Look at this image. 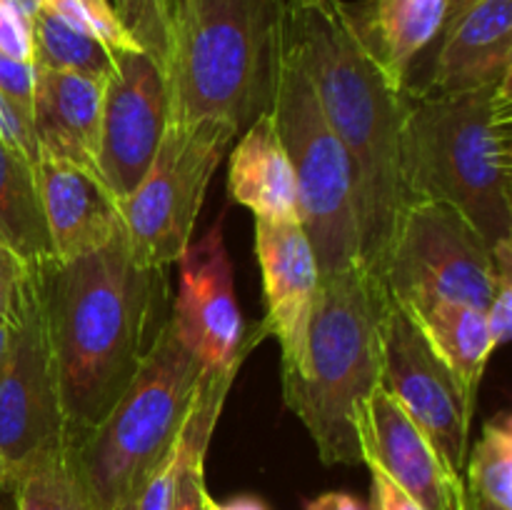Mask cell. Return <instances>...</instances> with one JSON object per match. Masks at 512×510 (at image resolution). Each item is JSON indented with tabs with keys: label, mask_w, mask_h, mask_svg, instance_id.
Here are the masks:
<instances>
[{
	"label": "cell",
	"mask_w": 512,
	"mask_h": 510,
	"mask_svg": "<svg viewBox=\"0 0 512 510\" xmlns=\"http://www.w3.org/2000/svg\"><path fill=\"white\" fill-rule=\"evenodd\" d=\"M30 268L38 275L60 408L73 440L113 408L168 320L160 318L168 303L165 268L140 265L125 228L93 253Z\"/></svg>",
	"instance_id": "obj_1"
},
{
	"label": "cell",
	"mask_w": 512,
	"mask_h": 510,
	"mask_svg": "<svg viewBox=\"0 0 512 510\" xmlns=\"http://www.w3.org/2000/svg\"><path fill=\"white\" fill-rule=\"evenodd\" d=\"M320 105L353 173L358 260L383 280L410 198L400 170L405 90H395L365 50L345 0H280Z\"/></svg>",
	"instance_id": "obj_2"
},
{
	"label": "cell",
	"mask_w": 512,
	"mask_h": 510,
	"mask_svg": "<svg viewBox=\"0 0 512 510\" xmlns=\"http://www.w3.org/2000/svg\"><path fill=\"white\" fill-rule=\"evenodd\" d=\"M512 75L460 95L405 88L400 170L410 203H448L485 243L512 240Z\"/></svg>",
	"instance_id": "obj_3"
},
{
	"label": "cell",
	"mask_w": 512,
	"mask_h": 510,
	"mask_svg": "<svg viewBox=\"0 0 512 510\" xmlns=\"http://www.w3.org/2000/svg\"><path fill=\"white\" fill-rule=\"evenodd\" d=\"M390 295L363 265L320 278L300 375L283 378L285 405L303 420L325 465H360V423L383 385Z\"/></svg>",
	"instance_id": "obj_4"
},
{
	"label": "cell",
	"mask_w": 512,
	"mask_h": 510,
	"mask_svg": "<svg viewBox=\"0 0 512 510\" xmlns=\"http://www.w3.org/2000/svg\"><path fill=\"white\" fill-rule=\"evenodd\" d=\"M275 18L278 0H170L168 123L248 128L268 108Z\"/></svg>",
	"instance_id": "obj_5"
},
{
	"label": "cell",
	"mask_w": 512,
	"mask_h": 510,
	"mask_svg": "<svg viewBox=\"0 0 512 510\" xmlns=\"http://www.w3.org/2000/svg\"><path fill=\"white\" fill-rule=\"evenodd\" d=\"M200 373L203 365L168 315L113 408L65 445L70 468L95 510H110L140 493L178 440Z\"/></svg>",
	"instance_id": "obj_6"
},
{
	"label": "cell",
	"mask_w": 512,
	"mask_h": 510,
	"mask_svg": "<svg viewBox=\"0 0 512 510\" xmlns=\"http://www.w3.org/2000/svg\"><path fill=\"white\" fill-rule=\"evenodd\" d=\"M280 3V0H278ZM268 110L298 183L300 223L320 278L358 265L353 173L343 143L320 105L298 43L278 10L270 45Z\"/></svg>",
	"instance_id": "obj_7"
},
{
	"label": "cell",
	"mask_w": 512,
	"mask_h": 510,
	"mask_svg": "<svg viewBox=\"0 0 512 510\" xmlns=\"http://www.w3.org/2000/svg\"><path fill=\"white\" fill-rule=\"evenodd\" d=\"M238 135L225 120L168 123L138 188L120 200L133 258L148 268L178 263L193 240L195 220L225 150Z\"/></svg>",
	"instance_id": "obj_8"
},
{
	"label": "cell",
	"mask_w": 512,
	"mask_h": 510,
	"mask_svg": "<svg viewBox=\"0 0 512 510\" xmlns=\"http://www.w3.org/2000/svg\"><path fill=\"white\" fill-rule=\"evenodd\" d=\"M383 285L400 308L450 300L488 310L495 290L493 248L453 205L415 200L390 245Z\"/></svg>",
	"instance_id": "obj_9"
},
{
	"label": "cell",
	"mask_w": 512,
	"mask_h": 510,
	"mask_svg": "<svg viewBox=\"0 0 512 510\" xmlns=\"http://www.w3.org/2000/svg\"><path fill=\"white\" fill-rule=\"evenodd\" d=\"M68 445L58 378L45 333L38 275L30 268L13 318V340L0 373V463L5 488Z\"/></svg>",
	"instance_id": "obj_10"
},
{
	"label": "cell",
	"mask_w": 512,
	"mask_h": 510,
	"mask_svg": "<svg viewBox=\"0 0 512 510\" xmlns=\"http://www.w3.org/2000/svg\"><path fill=\"white\" fill-rule=\"evenodd\" d=\"M383 388L423 430L448 468L463 473L470 455L475 393L465 388L393 300L383 323Z\"/></svg>",
	"instance_id": "obj_11"
},
{
	"label": "cell",
	"mask_w": 512,
	"mask_h": 510,
	"mask_svg": "<svg viewBox=\"0 0 512 510\" xmlns=\"http://www.w3.org/2000/svg\"><path fill=\"white\" fill-rule=\"evenodd\" d=\"M115 70L103 90L98 175L118 200L148 173L168 125L163 68L150 55L113 50Z\"/></svg>",
	"instance_id": "obj_12"
},
{
	"label": "cell",
	"mask_w": 512,
	"mask_h": 510,
	"mask_svg": "<svg viewBox=\"0 0 512 510\" xmlns=\"http://www.w3.org/2000/svg\"><path fill=\"white\" fill-rule=\"evenodd\" d=\"M178 295L170 320L180 340L203 368H223L245 355L265 338L258 328L245 335L243 313L235 295L233 263L223 240V215L200 240H190L178 258Z\"/></svg>",
	"instance_id": "obj_13"
},
{
	"label": "cell",
	"mask_w": 512,
	"mask_h": 510,
	"mask_svg": "<svg viewBox=\"0 0 512 510\" xmlns=\"http://www.w3.org/2000/svg\"><path fill=\"white\" fill-rule=\"evenodd\" d=\"M255 253L263 275L265 335L283 353V378L300 375L308 355V328L320 285L318 260L300 220L255 218Z\"/></svg>",
	"instance_id": "obj_14"
},
{
	"label": "cell",
	"mask_w": 512,
	"mask_h": 510,
	"mask_svg": "<svg viewBox=\"0 0 512 510\" xmlns=\"http://www.w3.org/2000/svg\"><path fill=\"white\" fill-rule=\"evenodd\" d=\"M363 465L373 463L423 510H463L465 485L448 468L423 430L380 385L360 423Z\"/></svg>",
	"instance_id": "obj_15"
},
{
	"label": "cell",
	"mask_w": 512,
	"mask_h": 510,
	"mask_svg": "<svg viewBox=\"0 0 512 510\" xmlns=\"http://www.w3.org/2000/svg\"><path fill=\"white\" fill-rule=\"evenodd\" d=\"M35 178L55 260L100 250L123 230L120 200L93 170L40 155Z\"/></svg>",
	"instance_id": "obj_16"
},
{
	"label": "cell",
	"mask_w": 512,
	"mask_h": 510,
	"mask_svg": "<svg viewBox=\"0 0 512 510\" xmlns=\"http://www.w3.org/2000/svg\"><path fill=\"white\" fill-rule=\"evenodd\" d=\"M428 95H460L512 75V0H483L438 38Z\"/></svg>",
	"instance_id": "obj_17"
},
{
	"label": "cell",
	"mask_w": 512,
	"mask_h": 510,
	"mask_svg": "<svg viewBox=\"0 0 512 510\" xmlns=\"http://www.w3.org/2000/svg\"><path fill=\"white\" fill-rule=\"evenodd\" d=\"M103 80L35 68L33 128L40 155L70 160L98 173Z\"/></svg>",
	"instance_id": "obj_18"
},
{
	"label": "cell",
	"mask_w": 512,
	"mask_h": 510,
	"mask_svg": "<svg viewBox=\"0 0 512 510\" xmlns=\"http://www.w3.org/2000/svg\"><path fill=\"white\" fill-rule=\"evenodd\" d=\"M348 13L373 63L403 93L413 63L443 28L445 0H358Z\"/></svg>",
	"instance_id": "obj_19"
},
{
	"label": "cell",
	"mask_w": 512,
	"mask_h": 510,
	"mask_svg": "<svg viewBox=\"0 0 512 510\" xmlns=\"http://www.w3.org/2000/svg\"><path fill=\"white\" fill-rule=\"evenodd\" d=\"M228 195L260 220H300L293 165L268 110L245 128L230 153Z\"/></svg>",
	"instance_id": "obj_20"
},
{
	"label": "cell",
	"mask_w": 512,
	"mask_h": 510,
	"mask_svg": "<svg viewBox=\"0 0 512 510\" xmlns=\"http://www.w3.org/2000/svg\"><path fill=\"white\" fill-rule=\"evenodd\" d=\"M403 310L465 388L478 395L485 365L495 353L485 310L450 300H430Z\"/></svg>",
	"instance_id": "obj_21"
},
{
	"label": "cell",
	"mask_w": 512,
	"mask_h": 510,
	"mask_svg": "<svg viewBox=\"0 0 512 510\" xmlns=\"http://www.w3.org/2000/svg\"><path fill=\"white\" fill-rule=\"evenodd\" d=\"M0 240L28 265L53 258L35 163L0 140Z\"/></svg>",
	"instance_id": "obj_22"
},
{
	"label": "cell",
	"mask_w": 512,
	"mask_h": 510,
	"mask_svg": "<svg viewBox=\"0 0 512 510\" xmlns=\"http://www.w3.org/2000/svg\"><path fill=\"white\" fill-rule=\"evenodd\" d=\"M30 38L35 68L85 75L103 83L113 75L115 55L108 45L70 28L45 10H38L30 20Z\"/></svg>",
	"instance_id": "obj_23"
},
{
	"label": "cell",
	"mask_w": 512,
	"mask_h": 510,
	"mask_svg": "<svg viewBox=\"0 0 512 510\" xmlns=\"http://www.w3.org/2000/svg\"><path fill=\"white\" fill-rule=\"evenodd\" d=\"M468 488L483 503L512 510V418L500 413L483 425L468 463Z\"/></svg>",
	"instance_id": "obj_24"
},
{
	"label": "cell",
	"mask_w": 512,
	"mask_h": 510,
	"mask_svg": "<svg viewBox=\"0 0 512 510\" xmlns=\"http://www.w3.org/2000/svg\"><path fill=\"white\" fill-rule=\"evenodd\" d=\"M10 490L18 510H95L70 468L65 448L25 470Z\"/></svg>",
	"instance_id": "obj_25"
},
{
	"label": "cell",
	"mask_w": 512,
	"mask_h": 510,
	"mask_svg": "<svg viewBox=\"0 0 512 510\" xmlns=\"http://www.w3.org/2000/svg\"><path fill=\"white\" fill-rule=\"evenodd\" d=\"M38 10L55 15L80 33L93 35L110 50H133V53L140 50V45L130 38L108 0H38Z\"/></svg>",
	"instance_id": "obj_26"
},
{
	"label": "cell",
	"mask_w": 512,
	"mask_h": 510,
	"mask_svg": "<svg viewBox=\"0 0 512 510\" xmlns=\"http://www.w3.org/2000/svg\"><path fill=\"white\" fill-rule=\"evenodd\" d=\"M110 5L140 50L163 68L170 40V0H113Z\"/></svg>",
	"instance_id": "obj_27"
},
{
	"label": "cell",
	"mask_w": 512,
	"mask_h": 510,
	"mask_svg": "<svg viewBox=\"0 0 512 510\" xmlns=\"http://www.w3.org/2000/svg\"><path fill=\"white\" fill-rule=\"evenodd\" d=\"M495 260V290L485 320H488L490 340L493 348L498 350L510 340L512 333V240L493 245Z\"/></svg>",
	"instance_id": "obj_28"
},
{
	"label": "cell",
	"mask_w": 512,
	"mask_h": 510,
	"mask_svg": "<svg viewBox=\"0 0 512 510\" xmlns=\"http://www.w3.org/2000/svg\"><path fill=\"white\" fill-rule=\"evenodd\" d=\"M33 85L35 65L30 60L10 58L0 50V95L15 105L20 115L30 123L33 115Z\"/></svg>",
	"instance_id": "obj_29"
},
{
	"label": "cell",
	"mask_w": 512,
	"mask_h": 510,
	"mask_svg": "<svg viewBox=\"0 0 512 510\" xmlns=\"http://www.w3.org/2000/svg\"><path fill=\"white\" fill-rule=\"evenodd\" d=\"M28 275L30 265L10 245L0 240V323L13 325Z\"/></svg>",
	"instance_id": "obj_30"
},
{
	"label": "cell",
	"mask_w": 512,
	"mask_h": 510,
	"mask_svg": "<svg viewBox=\"0 0 512 510\" xmlns=\"http://www.w3.org/2000/svg\"><path fill=\"white\" fill-rule=\"evenodd\" d=\"M0 50L10 58L33 63V38L30 23L10 0H0Z\"/></svg>",
	"instance_id": "obj_31"
},
{
	"label": "cell",
	"mask_w": 512,
	"mask_h": 510,
	"mask_svg": "<svg viewBox=\"0 0 512 510\" xmlns=\"http://www.w3.org/2000/svg\"><path fill=\"white\" fill-rule=\"evenodd\" d=\"M0 140L8 143L10 148L20 150V153H23L25 158L33 160V163L40 158L33 128H30L28 120H25L23 115L15 110V105L8 103L3 95H0Z\"/></svg>",
	"instance_id": "obj_32"
},
{
	"label": "cell",
	"mask_w": 512,
	"mask_h": 510,
	"mask_svg": "<svg viewBox=\"0 0 512 510\" xmlns=\"http://www.w3.org/2000/svg\"><path fill=\"white\" fill-rule=\"evenodd\" d=\"M370 468V510H423L403 488L393 483L378 465Z\"/></svg>",
	"instance_id": "obj_33"
},
{
	"label": "cell",
	"mask_w": 512,
	"mask_h": 510,
	"mask_svg": "<svg viewBox=\"0 0 512 510\" xmlns=\"http://www.w3.org/2000/svg\"><path fill=\"white\" fill-rule=\"evenodd\" d=\"M203 510H270L268 503L255 495H238V498H230L225 503L220 500H213L210 495H205Z\"/></svg>",
	"instance_id": "obj_34"
},
{
	"label": "cell",
	"mask_w": 512,
	"mask_h": 510,
	"mask_svg": "<svg viewBox=\"0 0 512 510\" xmlns=\"http://www.w3.org/2000/svg\"><path fill=\"white\" fill-rule=\"evenodd\" d=\"M478 3H483V0H445L443 28H440L438 38H440V35H445V33H448V30L453 28V25L458 23V20L463 18L465 13H468V10H473L475 5H478ZM438 38H435V40H438Z\"/></svg>",
	"instance_id": "obj_35"
},
{
	"label": "cell",
	"mask_w": 512,
	"mask_h": 510,
	"mask_svg": "<svg viewBox=\"0 0 512 510\" xmlns=\"http://www.w3.org/2000/svg\"><path fill=\"white\" fill-rule=\"evenodd\" d=\"M333 510H368V505L350 493H335Z\"/></svg>",
	"instance_id": "obj_36"
},
{
	"label": "cell",
	"mask_w": 512,
	"mask_h": 510,
	"mask_svg": "<svg viewBox=\"0 0 512 510\" xmlns=\"http://www.w3.org/2000/svg\"><path fill=\"white\" fill-rule=\"evenodd\" d=\"M10 340H13V325L0 323V373H3L5 360H8V353H10Z\"/></svg>",
	"instance_id": "obj_37"
},
{
	"label": "cell",
	"mask_w": 512,
	"mask_h": 510,
	"mask_svg": "<svg viewBox=\"0 0 512 510\" xmlns=\"http://www.w3.org/2000/svg\"><path fill=\"white\" fill-rule=\"evenodd\" d=\"M333 503H335V493H323L318 495V498L308 500L303 510H333Z\"/></svg>",
	"instance_id": "obj_38"
},
{
	"label": "cell",
	"mask_w": 512,
	"mask_h": 510,
	"mask_svg": "<svg viewBox=\"0 0 512 510\" xmlns=\"http://www.w3.org/2000/svg\"><path fill=\"white\" fill-rule=\"evenodd\" d=\"M10 3H13L15 8H18L20 13H23L25 18H28V23H30V20H33V15L38 13V0H10Z\"/></svg>",
	"instance_id": "obj_39"
},
{
	"label": "cell",
	"mask_w": 512,
	"mask_h": 510,
	"mask_svg": "<svg viewBox=\"0 0 512 510\" xmlns=\"http://www.w3.org/2000/svg\"><path fill=\"white\" fill-rule=\"evenodd\" d=\"M463 510H500V508H495V505H490V503H483V500H480V498H475V495L465 493V503H463Z\"/></svg>",
	"instance_id": "obj_40"
},
{
	"label": "cell",
	"mask_w": 512,
	"mask_h": 510,
	"mask_svg": "<svg viewBox=\"0 0 512 510\" xmlns=\"http://www.w3.org/2000/svg\"><path fill=\"white\" fill-rule=\"evenodd\" d=\"M110 510H138V495H130V498H125L123 503H118Z\"/></svg>",
	"instance_id": "obj_41"
},
{
	"label": "cell",
	"mask_w": 512,
	"mask_h": 510,
	"mask_svg": "<svg viewBox=\"0 0 512 510\" xmlns=\"http://www.w3.org/2000/svg\"><path fill=\"white\" fill-rule=\"evenodd\" d=\"M0 485H5V468H3V463H0Z\"/></svg>",
	"instance_id": "obj_42"
}]
</instances>
